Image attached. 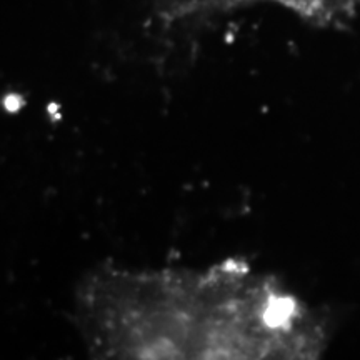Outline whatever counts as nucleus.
I'll return each instance as SVG.
<instances>
[{"instance_id": "obj_1", "label": "nucleus", "mask_w": 360, "mask_h": 360, "mask_svg": "<svg viewBox=\"0 0 360 360\" xmlns=\"http://www.w3.org/2000/svg\"><path fill=\"white\" fill-rule=\"evenodd\" d=\"M77 322L101 359H317L328 342L309 305L238 260L101 267L79 285Z\"/></svg>"}]
</instances>
